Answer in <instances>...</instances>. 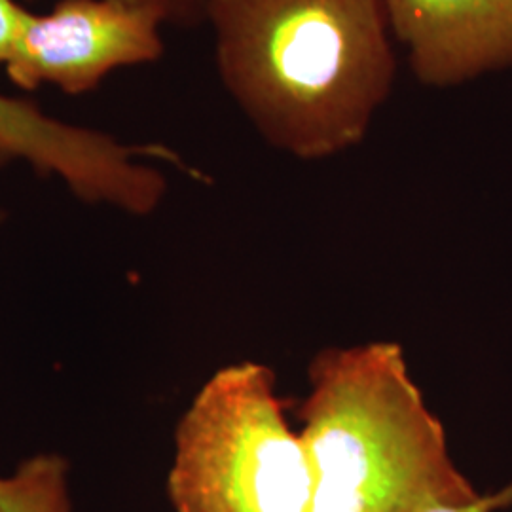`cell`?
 I'll return each instance as SVG.
<instances>
[{"label": "cell", "instance_id": "7", "mask_svg": "<svg viewBox=\"0 0 512 512\" xmlns=\"http://www.w3.org/2000/svg\"><path fill=\"white\" fill-rule=\"evenodd\" d=\"M152 12L162 23L194 29L207 23L209 0H120Z\"/></svg>", "mask_w": 512, "mask_h": 512}, {"label": "cell", "instance_id": "6", "mask_svg": "<svg viewBox=\"0 0 512 512\" xmlns=\"http://www.w3.org/2000/svg\"><path fill=\"white\" fill-rule=\"evenodd\" d=\"M54 124L33 103L0 95V165L33 164L48 150Z\"/></svg>", "mask_w": 512, "mask_h": 512}, {"label": "cell", "instance_id": "3", "mask_svg": "<svg viewBox=\"0 0 512 512\" xmlns=\"http://www.w3.org/2000/svg\"><path fill=\"white\" fill-rule=\"evenodd\" d=\"M175 512H308L311 473L272 368H220L184 412L167 478Z\"/></svg>", "mask_w": 512, "mask_h": 512}, {"label": "cell", "instance_id": "8", "mask_svg": "<svg viewBox=\"0 0 512 512\" xmlns=\"http://www.w3.org/2000/svg\"><path fill=\"white\" fill-rule=\"evenodd\" d=\"M27 10L16 0H0V65H6L16 50Z\"/></svg>", "mask_w": 512, "mask_h": 512}, {"label": "cell", "instance_id": "10", "mask_svg": "<svg viewBox=\"0 0 512 512\" xmlns=\"http://www.w3.org/2000/svg\"><path fill=\"white\" fill-rule=\"evenodd\" d=\"M2 219H4V213H2V211H0V222H2Z\"/></svg>", "mask_w": 512, "mask_h": 512}, {"label": "cell", "instance_id": "5", "mask_svg": "<svg viewBox=\"0 0 512 512\" xmlns=\"http://www.w3.org/2000/svg\"><path fill=\"white\" fill-rule=\"evenodd\" d=\"M384 8L423 86L512 69V0H384Z\"/></svg>", "mask_w": 512, "mask_h": 512}, {"label": "cell", "instance_id": "2", "mask_svg": "<svg viewBox=\"0 0 512 512\" xmlns=\"http://www.w3.org/2000/svg\"><path fill=\"white\" fill-rule=\"evenodd\" d=\"M298 410L311 473L308 512H420L482 494L448 454L444 427L393 342L323 349Z\"/></svg>", "mask_w": 512, "mask_h": 512}, {"label": "cell", "instance_id": "4", "mask_svg": "<svg viewBox=\"0 0 512 512\" xmlns=\"http://www.w3.org/2000/svg\"><path fill=\"white\" fill-rule=\"evenodd\" d=\"M162 25L120 0H59L46 16L27 12L6 73L29 92L44 82L69 95L92 92L114 69L158 61Z\"/></svg>", "mask_w": 512, "mask_h": 512}, {"label": "cell", "instance_id": "1", "mask_svg": "<svg viewBox=\"0 0 512 512\" xmlns=\"http://www.w3.org/2000/svg\"><path fill=\"white\" fill-rule=\"evenodd\" d=\"M220 80L300 160L357 147L397 78L384 0H209Z\"/></svg>", "mask_w": 512, "mask_h": 512}, {"label": "cell", "instance_id": "9", "mask_svg": "<svg viewBox=\"0 0 512 512\" xmlns=\"http://www.w3.org/2000/svg\"><path fill=\"white\" fill-rule=\"evenodd\" d=\"M512 505V484L490 495H480L476 501L463 505H435L420 512H497Z\"/></svg>", "mask_w": 512, "mask_h": 512}]
</instances>
